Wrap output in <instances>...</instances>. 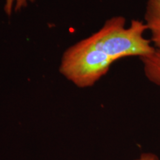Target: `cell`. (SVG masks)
<instances>
[{"instance_id": "obj_4", "label": "cell", "mask_w": 160, "mask_h": 160, "mask_svg": "<svg viewBox=\"0 0 160 160\" xmlns=\"http://www.w3.org/2000/svg\"><path fill=\"white\" fill-rule=\"evenodd\" d=\"M35 0H5V11L8 16H11L13 10L18 11L27 7L29 3L33 2Z\"/></svg>"}, {"instance_id": "obj_3", "label": "cell", "mask_w": 160, "mask_h": 160, "mask_svg": "<svg viewBox=\"0 0 160 160\" xmlns=\"http://www.w3.org/2000/svg\"><path fill=\"white\" fill-rule=\"evenodd\" d=\"M140 59L146 78L154 85L160 86V48H155L153 51L140 57Z\"/></svg>"}, {"instance_id": "obj_5", "label": "cell", "mask_w": 160, "mask_h": 160, "mask_svg": "<svg viewBox=\"0 0 160 160\" xmlns=\"http://www.w3.org/2000/svg\"><path fill=\"white\" fill-rule=\"evenodd\" d=\"M135 160H160L155 153H143L139 156L138 159Z\"/></svg>"}, {"instance_id": "obj_2", "label": "cell", "mask_w": 160, "mask_h": 160, "mask_svg": "<svg viewBox=\"0 0 160 160\" xmlns=\"http://www.w3.org/2000/svg\"><path fill=\"white\" fill-rule=\"evenodd\" d=\"M144 22L151 34V42L160 48V0H148Z\"/></svg>"}, {"instance_id": "obj_1", "label": "cell", "mask_w": 160, "mask_h": 160, "mask_svg": "<svg viewBox=\"0 0 160 160\" xmlns=\"http://www.w3.org/2000/svg\"><path fill=\"white\" fill-rule=\"evenodd\" d=\"M144 22L133 20L126 27L125 19L113 17L91 37L70 47L63 53L59 71L79 88L91 87L109 71L118 59L142 57L155 49L145 37Z\"/></svg>"}]
</instances>
